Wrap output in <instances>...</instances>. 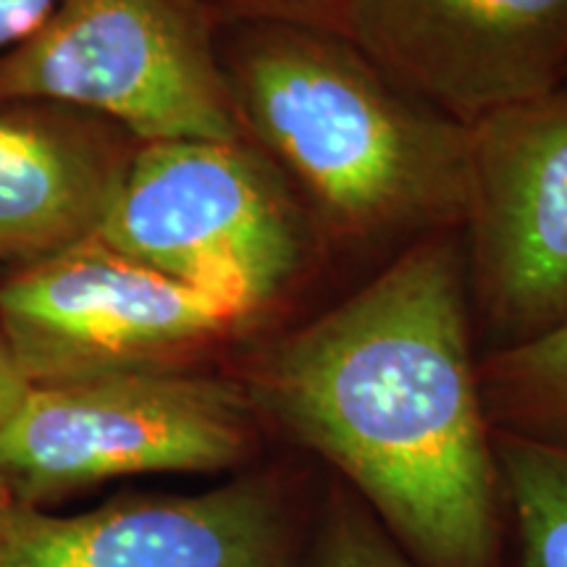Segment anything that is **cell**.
I'll return each instance as SVG.
<instances>
[{
	"instance_id": "2e32d148",
	"label": "cell",
	"mask_w": 567,
	"mask_h": 567,
	"mask_svg": "<svg viewBox=\"0 0 567 567\" xmlns=\"http://www.w3.org/2000/svg\"><path fill=\"white\" fill-rule=\"evenodd\" d=\"M231 3L243 6V9H250L258 13V19L274 17V19H305V11L313 9L321 0H231ZM326 3V0H323Z\"/></svg>"
},
{
	"instance_id": "9c48e42d",
	"label": "cell",
	"mask_w": 567,
	"mask_h": 567,
	"mask_svg": "<svg viewBox=\"0 0 567 567\" xmlns=\"http://www.w3.org/2000/svg\"><path fill=\"white\" fill-rule=\"evenodd\" d=\"M295 526L276 478L76 517L11 515L0 567H292Z\"/></svg>"
},
{
	"instance_id": "8992f818",
	"label": "cell",
	"mask_w": 567,
	"mask_h": 567,
	"mask_svg": "<svg viewBox=\"0 0 567 567\" xmlns=\"http://www.w3.org/2000/svg\"><path fill=\"white\" fill-rule=\"evenodd\" d=\"M243 318L216 297L84 239L0 287V331L32 386L90 375L179 368Z\"/></svg>"
},
{
	"instance_id": "4fadbf2b",
	"label": "cell",
	"mask_w": 567,
	"mask_h": 567,
	"mask_svg": "<svg viewBox=\"0 0 567 567\" xmlns=\"http://www.w3.org/2000/svg\"><path fill=\"white\" fill-rule=\"evenodd\" d=\"M310 567H417L368 507L352 496H334L318 526Z\"/></svg>"
},
{
	"instance_id": "ba28073f",
	"label": "cell",
	"mask_w": 567,
	"mask_h": 567,
	"mask_svg": "<svg viewBox=\"0 0 567 567\" xmlns=\"http://www.w3.org/2000/svg\"><path fill=\"white\" fill-rule=\"evenodd\" d=\"M337 30L389 80L473 126L559 90L567 0H326Z\"/></svg>"
},
{
	"instance_id": "3957f363",
	"label": "cell",
	"mask_w": 567,
	"mask_h": 567,
	"mask_svg": "<svg viewBox=\"0 0 567 567\" xmlns=\"http://www.w3.org/2000/svg\"><path fill=\"white\" fill-rule=\"evenodd\" d=\"M101 113L142 145L239 142L208 0H59L0 53V103Z\"/></svg>"
},
{
	"instance_id": "7c38bea8",
	"label": "cell",
	"mask_w": 567,
	"mask_h": 567,
	"mask_svg": "<svg viewBox=\"0 0 567 567\" xmlns=\"http://www.w3.org/2000/svg\"><path fill=\"white\" fill-rule=\"evenodd\" d=\"M494 452L520 567H567V452L507 434Z\"/></svg>"
},
{
	"instance_id": "9a60e30c",
	"label": "cell",
	"mask_w": 567,
	"mask_h": 567,
	"mask_svg": "<svg viewBox=\"0 0 567 567\" xmlns=\"http://www.w3.org/2000/svg\"><path fill=\"white\" fill-rule=\"evenodd\" d=\"M30 389L32 384L21 373L9 344H6L3 331H0V429L11 421L21 402H24V396L30 394Z\"/></svg>"
},
{
	"instance_id": "e0dca14e",
	"label": "cell",
	"mask_w": 567,
	"mask_h": 567,
	"mask_svg": "<svg viewBox=\"0 0 567 567\" xmlns=\"http://www.w3.org/2000/svg\"><path fill=\"white\" fill-rule=\"evenodd\" d=\"M11 507H9V494H6V481L3 473H0V547H3V538H6V528L11 523Z\"/></svg>"
},
{
	"instance_id": "277c9868",
	"label": "cell",
	"mask_w": 567,
	"mask_h": 567,
	"mask_svg": "<svg viewBox=\"0 0 567 567\" xmlns=\"http://www.w3.org/2000/svg\"><path fill=\"white\" fill-rule=\"evenodd\" d=\"M92 239L247 321L292 281L305 255L300 208L245 140L142 145Z\"/></svg>"
},
{
	"instance_id": "5b68a950",
	"label": "cell",
	"mask_w": 567,
	"mask_h": 567,
	"mask_svg": "<svg viewBox=\"0 0 567 567\" xmlns=\"http://www.w3.org/2000/svg\"><path fill=\"white\" fill-rule=\"evenodd\" d=\"M258 415L243 384L147 368L32 386L0 429V473L34 492L137 473H210L243 463Z\"/></svg>"
},
{
	"instance_id": "7a4b0ae2",
	"label": "cell",
	"mask_w": 567,
	"mask_h": 567,
	"mask_svg": "<svg viewBox=\"0 0 567 567\" xmlns=\"http://www.w3.org/2000/svg\"><path fill=\"white\" fill-rule=\"evenodd\" d=\"M221 63L243 134L295 176L331 229L431 237L465 221L471 130L402 90L339 32L252 19Z\"/></svg>"
},
{
	"instance_id": "8fae6325",
	"label": "cell",
	"mask_w": 567,
	"mask_h": 567,
	"mask_svg": "<svg viewBox=\"0 0 567 567\" xmlns=\"http://www.w3.org/2000/svg\"><path fill=\"white\" fill-rule=\"evenodd\" d=\"M494 434L567 452V323L478 363Z\"/></svg>"
},
{
	"instance_id": "30bf717a",
	"label": "cell",
	"mask_w": 567,
	"mask_h": 567,
	"mask_svg": "<svg viewBox=\"0 0 567 567\" xmlns=\"http://www.w3.org/2000/svg\"><path fill=\"white\" fill-rule=\"evenodd\" d=\"M130 158L84 124L0 111V258H45L95 237Z\"/></svg>"
},
{
	"instance_id": "52a82bcc",
	"label": "cell",
	"mask_w": 567,
	"mask_h": 567,
	"mask_svg": "<svg viewBox=\"0 0 567 567\" xmlns=\"http://www.w3.org/2000/svg\"><path fill=\"white\" fill-rule=\"evenodd\" d=\"M467 295L492 352L567 323V87L471 130Z\"/></svg>"
},
{
	"instance_id": "ac0fdd59",
	"label": "cell",
	"mask_w": 567,
	"mask_h": 567,
	"mask_svg": "<svg viewBox=\"0 0 567 567\" xmlns=\"http://www.w3.org/2000/svg\"><path fill=\"white\" fill-rule=\"evenodd\" d=\"M563 87H567V76H565V84H563Z\"/></svg>"
},
{
	"instance_id": "6da1fadb",
	"label": "cell",
	"mask_w": 567,
	"mask_h": 567,
	"mask_svg": "<svg viewBox=\"0 0 567 567\" xmlns=\"http://www.w3.org/2000/svg\"><path fill=\"white\" fill-rule=\"evenodd\" d=\"M243 386L417 567H499L505 502L455 239H421L279 339Z\"/></svg>"
},
{
	"instance_id": "5bb4252c",
	"label": "cell",
	"mask_w": 567,
	"mask_h": 567,
	"mask_svg": "<svg viewBox=\"0 0 567 567\" xmlns=\"http://www.w3.org/2000/svg\"><path fill=\"white\" fill-rule=\"evenodd\" d=\"M59 0H0V53L40 27Z\"/></svg>"
}]
</instances>
